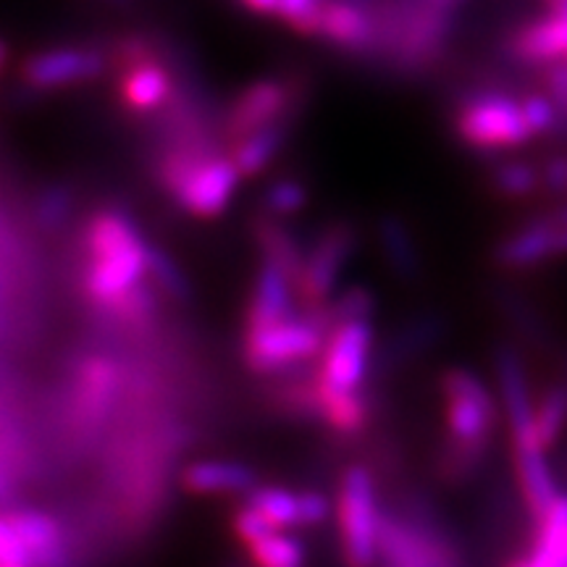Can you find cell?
<instances>
[{
    "mask_svg": "<svg viewBox=\"0 0 567 567\" xmlns=\"http://www.w3.org/2000/svg\"><path fill=\"white\" fill-rule=\"evenodd\" d=\"M245 505L258 509L279 530L300 528V492L276 484H258L245 496Z\"/></svg>",
    "mask_w": 567,
    "mask_h": 567,
    "instance_id": "obj_25",
    "label": "cell"
},
{
    "mask_svg": "<svg viewBox=\"0 0 567 567\" xmlns=\"http://www.w3.org/2000/svg\"><path fill=\"white\" fill-rule=\"evenodd\" d=\"M536 523L534 551L526 557V567H567V494H559Z\"/></svg>",
    "mask_w": 567,
    "mask_h": 567,
    "instance_id": "obj_24",
    "label": "cell"
},
{
    "mask_svg": "<svg viewBox=\"0 0 567 567\" xmlns=\"http://www.w3.org/2000/svg\"><path fill=\"white\" fill-rule=\"evenodd\" d=\"M492 184L496 193L509 197V200H523V197L542 189V172L536 166H530V163L509 161L496 166V172L492 174Z\"/></svg>",
    "mask_w": 567,
    "mask_h": 567,
    "instance_id": "obj_30",
    "label": "cell"
},
{
    "mask_svg": "<svg viewBox=\"0 0 567 567\" xmlns=\"http://www.w3.org/2000/svg\"><path fill=\"white\" fill-rule=\"evenodd\" d=\"M555 11H559V13H567V0H563V3H559Z\"/></svg>",
    "mask_w": 567,
    "mask_h": 567,
    "instance_id": "obj_41",
    "label": "cell"
},
{
    "mask_svg": "<svg viewBox=\"0 0 567 567\" xmlns=\"http://www.w3.org/2000/svg\"><path fill=\"white\" fill-rule=\"evenodd\" d=\"M122 389V365L105 354H92L76 365L74 389H71L69 417L76 431L95 429Z\"/></svg>",
    "mask_w": 567,
    "mask_h": 567,
    "instance_id": "obj_11",
    "label": "cell"
},
{
    "mask_svg": "<svg viewBox=\"0 0 567 567\" xmlns=\"http://www.w3.org/2000/svg\"><path fill=\"white\" fill-rule=\"evenodd\" d=\"M179 484L195 496H247L260 478L250 465L237 460H197L184 467Z\"/></svg>",
    "mask_w": 567,
    "mask_h": 567,
    "instance_id": "obj_16",
    "label": "cell"
},
{
    "mask_svg": "<svg viewBox=\"0 0 567 567\" xmlns=\"http://www.w3.org/2000/svg\"><path fill=\"white\" fill-rule=\"evenodd\" d=\"M455 130L473 151H507L530 140L520 116V101L505 92H476L460 105Z\"/></svg>",
    "mask_w": 567,
    "mask_h": 567,
    "instance_id": "obj_5",
    "label": "cell"
},
{
    "mask_svg": "<svg viewBox=\"0 0 567 567\" xmlns=\"http://www.w3.org/2000/svg\"><path fill=\"white\" fill-rule=\"evenodd\" d=\"M231 530H234V536H237L239 544H245V547H252V544H258V542H264V538L274 536L279 528H276L271 520H266V517L260 515L258 509L243 505L231 517Z\"/></svg>",
    "mask_w": 567,
    "mask_h": 567,
    "instance_id": "obj_34",
    "label": "cell"
},
{
    "mask_svg": "<svg viewBox=\"0 0 567 567\" xmlns=\"http://www.w3.org/2000/svg\"><path fill=\"white\" fill-rule=\"evenodd\" d=\"M555 258H563V255H559L557 226L549 218H538V221L523 226L496 247V260L513 271L536 268Z\"/></svg>",
    "mask_w": 567,
    "mask_h": 567,
    "instance_id": "obj_18",
    "label": "cell"
},
{
    "mask_svg": "<svg viewBox=\"0 0 567 567\" xmlns=\"http://www.w3.org/2000/svg\"><path fill=\"white\" fill-rule=\"evenodd\" d=\"M446 444L442 450L444 478L460 481L484 463L486 446L494 436L496 405L484 381L465 368H452L442 379Z\"/></svg>",
    "mask_w": 567,
    "mask_h": 567,
    "instance_id": "obj_1",
    "label": "cell"
},
{
    "mask_svg": "<svg viewBox=\"0 0 567 567\" xmlns=\"http://www.w3.org/2000/svg\"><path fill=\"white\" fill-rule=\"evenodd\" d=\"M496 384H499L502 405L513 436V450L520 446H542L536 442L534 431V396H530L526 371L515 352L502 350L496 354Z\"/></svg>",
    "mask_w": 567,
    "mask_h": 567,
    "instance_id": "obj_14",
    "label": "cell"
},
{
    "mask_svg": "<svg viewBox=\"0 0 567 567\" xmlns=\"http://www.w3.org/2000/svg\"><path fill=\"white\" fill-rule=\"evenodd\" d=\"M375 563L384 567H457L460 555L444 530L425 515L381 509Z\"/></svg>",
    "mask_w": 567,
    "mask_h": 567,
    "instance_id": "obj_3",
    "label": "cell"
},
{
    "mask_svg": "<svg viewBox=\"0 0 567 567\" xmlns=\"http://www.w3.org/2000/svg\"><path fill=\"white\" fill-rule=\"evenodd\" d=\"M289 124L292 122H279V124L264 126V130L247 134L245 140L234 142V151L229 155V161L243 179H250V176L264 174L266 168L271 166L276 155L284 151V145H287Z\"/></svg>",
    "mask_w": 567,
    "mask_h": 567,
    "instance_id": "obj_23",
    "label": "cell"
},
{
    "mask_svg": "<svg viewBox=\"0 0 567 567\" xmlns=\"http://www.w3.org/2000/svg\"><path fill=\"white\" fill-rule=\"evenodd\" d=\"M0 565H30L27 563L24 547H21L6 515H0Z\"/></svg>",
    "mask_w": 567,
    "mask_h": 567,
    "instance_id": "obj_35",
    "label": "cell"
},
{
    "mask_svg": "<svg viewBox=\"0 0 567 567\" xmlns=\"http://www.w3.org/2000/svg\"><path fill=\"white\" fill-rule=\"evenodd\" d=\"M142 239H145V234L132 221V216H126L122 210H101L90 216L87 226H84L82 247L90 260L109 252L126 250V247L140 245Z\"/></svg>",
    "mask_w": 567,
    "mask_h": 567,
    "instance_id": "obj_22",
    "label": "cell"
},
{
    "mask_svg": "<svg viewBox=\"0 0 567 567\" xmlns=\"http://www.w3.org/2000/svg\"><path fill=\"white\" fill-rule=\"evenodd\" d=\"M0 567H30V565H0Z\"/></svg>",
    "mask_w": 567,
    "mask_h": 567,
    "instance_id": "obj_42",
    "label": "cell"
},
{
    "mask_svg": "<svg viewBox=\"0 0 567 567\" xmlns=\"http://www.w3.org/2000/svg\"><path fill=\"white\" fill-rule=\"evenodd\" d=\"M264 205L271 221H279V218L295 216V213H300L308 205V189L295 179H281L274 187H268Z\"/></svg>",
    "mask_w": 567,
    "mask_h": 567,
    "instance_id": "obj_31",
    "label": "cell"
},
{
    "mask_svg": "<svg viewBox=\"0 0 567 567\" xmlns=\"http://www.w3.org/2000/svg\"><path fill=\"white\" fill-rule=\"evenodd\" d=\"M109 59L95 48H51L24 59L19 80L27 90L55 92L101 80Z\"/></svg>",
    "mask_w": 567,
    "mask_h": 567,
    "instance_id": "obj_7",
    "label": "cell"
},
{
    "mask_svg": "<svg viewBox=\"0 0 567 567\" xmlns=\"http://www.w3.org/2000/svg\"><path fill=\"white\" fill-rule=\"evenodd\" d=\"M247 551H250V563L255 567H305V559H308L302 538L281 534V530L247 547Z\"/></svg>",
    "mask_w": 567,
    "mask_h": 567,
    "instance_id": "obj_29",
    "label": "cell"
},
{
    "mask_svg": "<svg viewBox=\"0 0 567 567\" xmlns=\"http://www.w3.org/2000/svg\"><path fill=\"white\" fill-rule=\"evenodd\" d=\"M243 6H245L247 11L260 13V17H274L276 6H279V0H243Z\"/></svg>",
    "mask_w": 567,
    "mask_h": 567,
    "instance_id": "obj_37",
    "label": "cell"
},
{
    "mask_svg": "<svg viewBox=\"0 0 567 567\" xmlns=\"http://www.w3.org/2000/svg\"><path fill=\"white\" fill-rule=\"evenodd\" d=\"M318 38L352 53L379 48V21L358 0H326L318 21Z\"/></svg>",
    "mask_w": 567,
    "mask_h": 567,
    "instance_id": "obj_15",
    "label": "cell"
},
{
    "mask_svg": "<svg viewBox=\"0 0 567 567\" xmlns=\"http://www.w3.org/2000/svg\"><path fill=\"white\" fill-rule=\"evenodd\" d=\"M6 61H9V45H6V42L0 40V74H3Z\"/></svg>",
    "mask_w": 567,
    "mask_h": 567,
    "instance_id": "obj_38",
    "label": "cell"
},
{
    "mask_svg": "<svg viewBox=\"0 0 567 567\" xmlns=\"http://www.w3.org/2000/svg\"><path fill=\"white\" fill-rule=\"evenodd\" d=\"M515 452V476L520 484V494L526 499L530 515L542 517L559 496L555 471H551L547 452L542 446H520Z\"/></svg>",
    "mask_w": 567,
    "mask_h": 567,
    "instance_id": "obj_20",
    "label": "cell"
},
{
    "mask_svg": "<svg viewBox=\"0 0 567 567\" xmlns=\"http://www.w3.org/2000/svg\"><path fill=\"white\" fill-rule=\"evenodd\" d=\"M145 281L151 284L155 292H161L163 297H172L176 302L187 300L189 295L187 276H184L179 264H176L163 247L153 243H147L145 252Z\"/></svg>",
    "mask_w": 567,
    "mask_h": 567,
    "instance_id": "obj_27",
    "label": "cell"
},
{
    "mask_svg": "<svg viewBox=\"0 0 567 567\" xmlns=\"http://www.w3.org/2000/svg\"><path fill=\"white\" fill-rule=\"evenodd\" d=\"M6 520L24 547L30 567H74V551L59 517L45 509L21 507L6 513Z\"/></svg>",
    "mask_w": 567,
    "mask_h": 567,
    "instance_id": "obj_13",
    "label": "cell"
},
{
    "mask_svg": "<svg viewBox=\"0 0 567 567\" xmlns=\"http://www.w3.org/2000/svg\"><path fill=\"white\" fill-rule=\"evenodd\" d=\"M295 105H300V101H297V87L292 82H255L239 92L237 101L231 103L229 116H226V134L231 142H239L264 126L292 122Z\"/></svg>",
    "mask_w": 567,
    "mask_h": 567,
    "instance_id": "obj_9",
    "label": "cell"
},
{
    "mask_svg": "<svg viewBox=\"0 0 567 567\" xmlns=\"http://www.w3.org/2000/svg\"><path fill=\"white\" fill-rule=\"evenodd\" d=\"M379 239L386 264L394 268L396 276H408V279L417 276V271H421V255H417L413 234H410V229L400 221V218H381Z\"/></svg>",
    "mask_w": 567,
    "mask_h": 567,
    "instance_id": "obj_26",
    "label": "cell"
},
{
    "mask_svg": "<svg viewBox=\"0 0 567 567\" xmlns=\"http://www.w3.org/2000/svg\"><path fill=\"white\" fill-rule=\"evenodd\" d=\"M567 429V386H551L542 400L534 402L536 442L547 452L563 439Z\"/></svg>",
    "mask_w": 567,
    "mask_h": 567,
    "instance_id": "obj_28",
    "label": "cell"
},
{
    "mask_svg": "<svg viewBox=\"0 0 567 567\" xmlns=\"http://www.w3.org/2000/svg\"><path fill=\"white\" fill-rule=\"evenodd\" d=\"M329 331L331 318L326 305L316 316H289L268 329L245 331V363L260 375L292 371L323 350Z\"/></svg>",
    "mask_w": 567,
    "mask_h": 567,
    "instance_id": "obj_2",
    "label": "cell"
},
{
    "mask_svg": "<svg viewBox=\"0 0 567 567\" xmlns=\"http://www.w3.org/2000/svg\"><path fill=\"white\" fill-rule=\"evenodd\" d=\"M507 567H526V557H517V559H513V563H509Z\"/></svg>",
    "mask_w": 567,
    "mask_h": 567,
    "instance_id": "obj_39",
    "label": "cell"
},
{
    "mask_svg": "<svg viewBox=\"0 0 567 567\" xmlns=\"http://www.w3.org/2000/svg\"><path fill=\"white\" fill-rule=\"evenodd\" d=\"M243 176L231 166L226 155H203L195 163L193 172L176 189L174 200L182 205L189 216L197 218H218L237 195Z\"/></svg>",
    "mask_w": 567,
    "mask_h": 567,
    "instance_id": "obj_10",
    "label": "cell"
},
{
    "mask_svg": "<svg viewBox=\"0 0 567 567\" xmlns=\"http://www.w3.org/2000/svg\"><path fill=\"white\" fill-rule=\"evenodd\" d=\"M352 250L354 231L350 226H331L329 231H323L316 239L313 247L305 250L295 287L310 310L323 308L329 295L334 292L339 276H342Z\"/></svg>",
    "mask_w": 567,
    "mask_h": 567,
    "instance_id": "obj_8",
    "label": "cell"
},
{
    "mask_svg": "<svg viewBox=\"0 0 567 567\" xmlns=\"http://www.w3.org/2000/svg\"><path fill=\"white\" fill-rule=\"evenodd\" d=\"M373 326L371 321H342L331 326L323 342V363L318 384L331 392H365L368 365H371Z\"/></svg>",
    "mask_w": 567,
    "mask_h": 567,
    "instance_id": "obj_6",
    "label": "cell"
},
{
    "mask_svg": "<svg viewBox=\"0 0 567 567\" xmlns=\"http://www.w3.org/2000/svg\"><path fill=\"white\" fill-rule=\"evenodd\" d=\"M379 494L365 465L344 467L337 492V523L347 567H375V530H379Z\"/></svg>",
    "mask_w": 567,
    "mask_h": 567,
    "instance_id": "obj_4",
    "label": "cell"
},
{
    "mask_svg": "<svg viewBox=\"0 0 567 567\" xmlns=\"http://www.w3.org/2000/svg\"><path fill=\"white\" fill-rule=\"evenodd\" d=\"M118 92H122V103L132 113H155L172 101L174 82L161 63L145 61L126 69Z\"/></svg>",
    "mask_w": 567,
    "mask_h": 567,
    "instance_id": "obj_21",
    "label": "cell"
},
{
    "mask_svg": "<svg viewBox=\"0 0 567 567\" xmlns=\"http://www.w3.org/2000/svg\"><path fill=\"white\" fill-rule=\"evenodd\" d=\"M520 116L523 122H526L530 137H538V134H547L555 130L559 111L547 95H530L520 101Z\"/></svg>",
    "mask_w": 567,
    "mask_h": 567,
    "instance_id": "obj_33",
    "label": "cell"
},
{
    "mask_svg": "<svg viewBox=\"0 0 567 567\" xmlns=\"http://www.w3.org/2000/svg\"><path fill=\"white\" fill-rule=\"evenodd\" d=\"M515 59L530 66H551L567 61V13L551 11L547 19L530 21L513 38Z\"/></svg>",
    "mask_w": 567,
    "mask_h": 567,
    "instance_id": "obj_19",
    "label": "cell"
},
{
    "mask_svg": "<svg viewBox=\"0 0 567 567\" xmlns=\"http://www.w3.org/2000/svg\"><path fill=\"white\" fill-rule=\"evenodd\" d=\"M542 172V187L551 193H567V158H551Z\"/></svg>",
    "mask_w": 567,
    "mask_h": 567,
    "instance_id": "obj_36",
    "label": "cell"
},
{
    "mask_svg": "<svg viewBox=\"0 0 567 567\" xmlns=\"http://www.w3.org/2000/svg\"><path fill=\"white\" fill-rule=\"evenodd\" d=\"M323 3L326 0H279L274 17L287 21V24L300 34H310V38H316Z\"/></svg>",
    "mask_w": 567,
    "mask_h": 567,
    "instance_id": "obj_32",
    "label": "cell"
},
{
    "mask_svg": "<svg viewBox=\"0 0 567 567\" xmlns=\"http://www.w3.org/2000/svg\"><path fill=\"white\" fill-rule=\"evenodd\" d=\"M295 281L279 268L260 264V271L252 281L250 300H247L245 331H260L268 326L295 316Z\"/></svg>",
    "mask_w": 567,
    "mask_h": 567,
    "instance_id": "obj_17",
    "label": "cell"
},
{
    "mask_svg": "<svg viewBox=\"0 0 567 567\" xmlns=\"http://www.w3.org/2000/svg\"><path fill=\"white\" fill-rule=\"evenodd\" d=\"M151 239H142L140 245L126 247V250L90 258L82 271V292L95 308L109 310L126 292L145 281V252Z\"/></svg>",
    "mask_w": 567,
    "mask_h": 567,
    "instance_id": "obj_12",
    "label": "cell"
},
{
    "mask_svg": "<svg viewBox=\"0 0 567 567\" xmlns=\"http://www.w3.org/2000/svg\"><path fill=\"white\" fill-rule=\"evenodd\" d=\"M544 3H549V6H551V11H555V9H557V6H559V3H563V0H544Z\"/></svg>",
    "mask_w": 567,
    "mask_h": 567,
    "instance_id": "obj_40",
    "label": "cell"
}]
</instances>
